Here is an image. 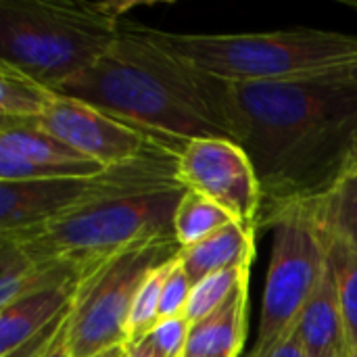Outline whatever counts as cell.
Listing matches in <instances>:
<instances>
[{
	"mask_svg": "<svg viewBox=\"0 0 357 357\" xmlns=\"http://www.w3.org/2000/svg\"><path fill=\"white\" fill-rule=\"evenodd\" d=\"M211 94L230 138L255 163L259 220L314 201L345 178L357 84L339 75L249 84L211 77Z\"/></svg>",
	"mask_w": 357,
	"mask_h": 357,
	"instance_id": "obj_1",
	"label": "cell"
},
{
	"mask_svg": "<svg viewBox=\"0 0 357 357\" xmlns=\"http://www.w3.org/2000/svg\"><path fill=\"white\" fill-rule=\"evenodd\" d=\"M54 90L92 102L174 144L230 138L213 102L211 77L151 42L130 19L90 67Z\"/></svg>",
	"mask_w": 357,
	"mask_h": 357,
	"instance_id": "obj_2",
	"label": "cell"
},
{
	"mask_svg": "<svg viewBox=\"0 0 357 357\" xmlns=\"http://www.w3.org/2000/svg\"><path fill=\"white\" fill-rule=\"evenodd\" d=\"M138 29L190 69L220 82H287L326 77L357 65V36L291 27L259 33H176Z\"/></svg>",
	"mask_w": 357,
	"mask_h": 357,
	"instance_id": "obj_3",
	"label": "cell"
},
{
	"mask_svg": "<svg viewBox=\"0 0 357 357\" xmlns=\"http://www.w3.org/2000/svg\"><path fill=\"white\" fill-rule=\"evenodd\" d=\"M136 6L138 2L0 0V61L56 88L119 38Z\"/></svg>",
	"mask_w": 357,
	"mask_h": 357,
	"instance_id": "obj_4",
	"label": "cell"
},
{
	"mask_svg": "<svg viewBox=\"0 0 357 357\" xmlns=\"http://www.w3.org/2000/svg\"><path fill=\"white\" fill-rule=\"evenodd\" d=\"M184 192V186H167L107 197L6 238L38 264L63 266L79 280L136 245L176 236L174 215Z\"/></svg>",
	"mask_w": 357,
	"mask_h": 357,
	"instance_id": "obj_5",
	"label": "cell"
},
{
	"mask_svg": "<svg viewBox=\"0 0 357 357\" xmlns=\"http://www.w3.org/2000/svg\"><path fill=\"white\" fill-rule=\"evenodd\" d=\"M272 228V255L261 299L257 337L249 357H266L291 335L331 259V241L307 203L289 205L259 228Z\"/></svg>",
	"mask_w": 357,
	"mask_h": 357,
	"instance_id": "obj_6",
	"label": "cell"
},
{
	"mask_svg": "<svg viewBox=\"0 0 357 357\" xmlns=\"http://www.w3.org/2000/svg\"><path fill=\"white\" fill-rule=\"evenodd\" d=\"M180 151L161 146L136 161L107 167L96 176L0 182V236L23 232L107 197L182 186L178 176Z\"/></svg>",
	"mask_w": 357,
	"mask_h": 357,
	"instance_id": "obj_7",
	"label": "cell"
},
{
	"mask_svg": "<svg viewBox=\"0 0 357 357\" xmlns=\"http://www.w3.org/2000/svg\"><path fill=\"white\" fill-rule=\"evenodd\" d=\"M176 236L146 241L77 280L69 326V357H96L126 347V322L144 278L180 253Z\"/></svg>",
	"mask_w": 357,
	"mask_h": 357,
	"instance_id": "obj_8",
	"label": "cell"
},
{
	"mask_svg": "<svg viewBox=\"0 0 357 357\" xmlns=\"http://www.w3.org/2000/svg\"><path fill=\"white\" fill-rule=\"evenodd\" d=\"M178 176L192 190L234 222L257 232L261 211V184L249 153L232 138L211 136L188 140L178 157Z\"/></svg>",
	"mask_w": 357,
	"mask_h": 357,
	"instance_id": "obj_9",
	"label": "cell"
},
{
	"mask_svg": "<svg viewBox=\"0 0 357 357\" xmlns=\"http://www.w3.org/2000/svg\"><path fill=\"white\" fill-rule=\"evenodd\" d=\"M36 123L46 134L100 167H117L136 161L161 146H184L157 138L140 126L92 102L65 94H56L54 102Z\"/></svg>",
	"mask_w": 357,
	"mask_h": 357,
	"instance_id": "obj_10",
	"label": "cell"
},
{
	"mask_svg": "<svg viewBox=\"0 0 357 357\" xmlns=\"http://www.w3.org/2000/svg\"><path fill=\"white\" fill-rule=\"evenodd\" d=\"M105 169L46 134L36 121L0 119V182L82 178Z\"/></svg>",
	"mask_w": 357,
	"mask_h": 357,
	"instance_id": "obj_11",
	"label": "cell"
},
{
	"mask_svg": "<svg viewBox=\"0 0 357 357\" xmlns=\"http://www.w3.org/2000/svg\"><path fill=\"white\" fill-rule=\"evenodd\" d=\"M299 337L307 357H351L341 310L339 282L331 259L301 314Z\"/></svg>",
	"mask_w": 357,
	"mask_h": 357,
	"instance_id": "obj_12",
	"label": "cell"
},
{
	"mask_svg": "<svg viewBox=\"0 0 357 357\" xmlns=\"http://www.w3.org/2000/svg\"><path fill=\"white\" fill-rule=\"evenodd\" d=\"M77 280L27 295L0 310V357L8 356L56 320L75 297Z\"/></svg>",
	"mask_w": 357,
	"mask_h": 357,
	"instance_id": "obj_13",
	"label": "cell"
},
{
	"mask_svg": "<svg viewBox=\"0 0 357 357\" xmlns=\"http://www.w3.org/2000/svg\"><path fill=\"white\" fill-rule=\"evenodd\" d=\"M178 259L195 284L218 272L251 268L255 259V230L230 222L201 243L180 249Z\"/></svg>",
	"mask_w": 357,
	"mask_h": 357,
	"instance_id": "obj_14",
	"label": "cell"
},
{
	"mask_svg": "<svg viewBox=\"0 0 357 357\" xmlns=\"http://www.w3.org/2000/svg\"><path fill=\"white\" fill-rule=\"evenodd\" d=\"M247 314H249V282L241 287L234 297L190 326L188 356L238 357L247 341Z\"/></svg>",
	"mask_w": 357,
	"mask_h": 357,
	"instance_id": "obj_15",
	"label": "cell"
},
{
	"mask_svg": "<svg viewBox=\"0 0 357 357\" xmlns=\"http://www.w3.org/2000/svg\"><path fill=\"white\" fill-rule=\"evenodd\" d=\"M77 276L54 264H38L17 241L0 236V310L44 289L73 282Z\"/></svg>",
	"mask_w": 357,
	"mask_h": 357,
	"instance_id": "obj_16",
	"label": "cell"
},
{
	"mask_svg": "<svg viewBox=\"0 0 357 357\" xmlns=\"http://www.w3.org/2000/svg\"><path fill=\"white\" fill-rule=\"evenodd\" d=\"M56 90L25 69L0 61V119L38 121L56 98Z\"/></svg>",
	"mask_w": 357,
	"mask_h": 357,
	"instance_id": "obj_17",
	"label": "cell"
},
{
	"mask_svg": "<svg viewBox=\"0 0 357 357\" xmlns=\"http://www.w3.org/2000/svg\"><path fill=\"white\" fill-rule=\"evenodd\" d=\"M305 203L331 243L345 245L357 253V176L343 178L326 195Z\"/></svg>",
	"mask_w": 357,
	"mask_h": 357,
	"instance_id": "obj_18",
	"label": "cell"
},
{
	"mask_svg": "<svg viewBox=\"0 0 357 357\" xmlns=\"http://www.w3.org/2000/svg\"><path fill=\"white\" fill-rule=\"evenodd\" d=\"M230 222L234 220L222 207L192 190H186L174 215V234L178 245L186 249L222 230Z\"/></svg>",
	"mask_w": 357,
	"mask_h": 357,
	"instance_id": "obj_19",
	"label": "cell"
},
{
	"mask_svg": "<svg viewBox=\"0 0 357 357\" xmlns=\"http://www.w3.org/2000/svg\"><path fill=\"white\" fill-rule=\"evenodd\" d=\"M249 278H251V268H236L199 280L192 287L186 307V320L190 322V326L205 320L220 307H224L234 297V293L249 282Z\"/></svg>",
	"mask_w": 357,
	"mask_h": 357,
	"instance_id": "obj_20",
	"label": "cell"
},
{
	"mask_svg": "<svg viewBox=\"0 0 357 357\" xmlns=\"http://www.w3.org/2000/svg\"><path fill=\"white\" fill-rule=\"evenodd\" d=\"M174 259L159 266L157 270H153L144 278V282L140 284V289H138V293H136V297L132 301L128 322H126V347L146 339L151 335V331L157 326L161 293H163V284H165V280L169 276Z\"/></svg>",
	"mask_w": 357,
	"mask_h": 357,
	"instance_id": "obj_21",
	"label": "cell"
},
{
	"mask_svg": "<svg viewBox=\"0 0 357 357\" xmlns=\"http://www.w3.org/2000/svg\"><path fill=\"white\" fill-rule=\"evenodd\" d=\"M331 261L339 282L341 310L349 337L351 357H357V253L345 245L331 243Z\"/></svg>",
	"mask_w": 357,
	"mask_h": 357,
	"instance_id": "obj_22",
	"label": "cell"
},
{
	"mask_svg": "<svg viewBox=\"0 0 357 357\" xmlns=\"http://www.w3.org/2000/svg\"><path fill=\"white\" fill-rule=\"evenodd\" d=\"M192 287H195V282L186 274V270L180 264V259L176 257L174 264H172L169 276H167V280L163 284L161 305H159V322L186 316V307H188V299H190Z\"/></svg>",
	"mask_w": 357,
	"mask_h": 357,
	"instance_id": "obj_23",
	"label": "cell"
},
{
	"mask_svg": "<svg viewBox=\"0 0 357 357\" xmlns=\"http://www.w3.org/2000/svg\"><path fill=\"white\" fill-rule=\"evenodd\" d=\"M188 337H190V322L186 320V316L174 318V320H163L149 335L151 343L163 357L186 356Z\"/></svg>",
	"mask_w": 357,
	"mask_h": 357,
	"instance_id": "obj_24",
	"label": "cell"
},
{
	"mask_svg": "<svg viewBox=\"0 0 357 357\" xmlns=\"http://www.w3.org/2000/svg\"><path fill=\"white\" fill-rule=\"evenodd\" d=\"M266 357H307L303 341L299 337V326L291 335H287L280 343H276Z\"/></svg>",
	"mask_w": 357,
	"mask_h": 357,
	"instance_id": "obj_25",
	"label": "cell"
},
{
	"mask_svg": "<svg viewBox=\"0 0 357 357\" xmlns=\"http://www.w3.org/2000/svg\"><path fill=\"white\" fill-rule=\"evenodd\" d=\"M126 357H163L157 349H155V345L151 343V339L146 337V339H142V341H138V343H134V345H128L126 347Z\"/></svg>",
	"mask_w": 357,
	"mask_h": 357,
	"instance_id": "obj_26",
	"label": "cell"
},
{
	"mask_svg": "<svg viewBox=\"0 0 357 357\" xmlns=\"http://www.w3.org/2000/svg\"><path fill=\"white\" fill-rule=\"evenodd\" d=\"M357 174V128L351 138V146H349V155H347V163H345V178Z\"/></svg>",
	"mask_w": 357,
	"mask_h": 357,
	"instance_id": "obj_27",
	"label": "cell"
},
{
	"mask_svg": "<svg viewBox=\"0 0 357 357\" xmlns=\"http://www.w3.org/2000/svg\"><path fill=\"white\" fill-rule=\"evenodd\" d=\"M333 75H339V77H345V79H349V82H354V84H357V65H356V67H349V69H345V71H339V73H333Z\"/></svg>",
	"mask_w": 357,
	"mask_h": 357,
	"instance_id": "obj_28",
	"label": "cell"
},
{
	"mask_svg": "<svg viewBox=\"0 0 357 357\" xmlns=\"http://www.w3.org/2000/svg\"><path fill=\"white\" fill-rule=\"evenodd\" d=\"M96 357H126V347H115V349H109Z\"/></svg>",
	"mask_w": 357,
	"mask_h": 357,
	"instance_id": "obj_29",
	"label": "cell"
},
{
	"mask_svg": "<svg viewBox=\"0 0 357 357\" xmlns=\"http://www.w3.org/2000/svg\"><path fill=\"white\" fill-rule=\"evenodd\" d=\"M48 357H69V351H67V343H65V345H61L56 351H52V354H50Z\"/></svg>",
	"mask_w": 357,
	"mask_h": 357,
	"instance_id": "obj_30",
	"label": "cell"
},
{
	"mask_svg": "<svg viewBox=\"0 0 357 357\" xmlns=\"http://www.w3.org/2000/svg\"><path fill=\"white\" fill-rule=\"evenodd\" d=\"M343 4L349 6V8H354V10H357V0H343Z\"/></svg>",
	"mask_w": 357,
	"mask_h": 357,
	"instance_id": "obj_31",
	"label": "cell"
},
{
	"mask_svg": "<svg viewBox=\"0 0 357 357\" xmlns=\"http://www.w3.org/2000/svg\"><path fill=\"white\" fill-rule=\"evenodd\" d=\"M184 357H205V356H188V354H186V356Z\"/></svg>",
	"mask_w": 357,
	"mask_h": 357,
	"instance_id": "obj_32",
	"label": "cell"
},
{
	"mask_svg": "<svg viewBox=\"0 0 357 357\" xmlns=\"http://www.w3.org/2000/svg\"><path fill=\"white\" fill-rule=\"evenodd\" d=\"M354 176H357V174H354Z\"/></svg>",
	"mask_w": 357,
	"mask_h": 357,
	"instance_id": "obj_33",
	"label": "cell"
}]
</instances>
